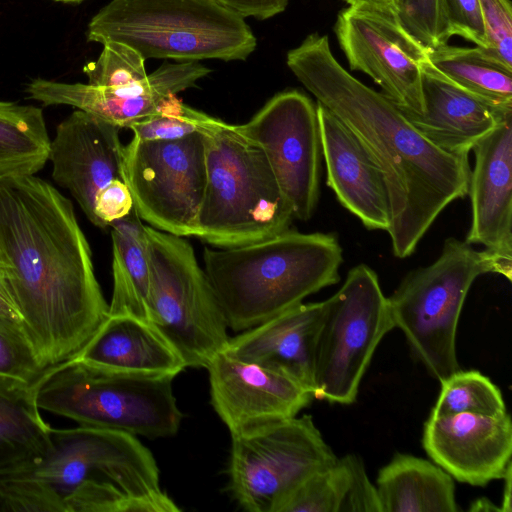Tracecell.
Here are the masks:
<instances>
[{
    "label": "cell",
    "instance_id": "cell-12",
    "mask_svg": "<svg viewBox=\"0 0 512 512\" xmlns=\"http://www.w3.org/2000/svg\"><path fill=\"white\" fill-rule=\"evenodd\" d=\"M123 180L139 217L151 227L195 236L206 185L203 133L175 140L133 137L123 148Z\"/></svg>",
    "mask_w": 512,
    "mask_h": 512
},
{
    "label": "cell",
    "instance_id": "cell-5",
    "mask_svg": "<svg viewBox=\"0 0 512 512\" xmlns=\"http://www.w3.org/2000/svg\"><path fill=\"white\" fill-rule=\"evenodd\" d=\"M206 185L195 236L220 248L261 241L289 229L293 209L261 148L235 125L206 116Z\"/></svg>",
    "mask_w": 512,
    "mask_h": 512
},
{
    "label": "cell",
    "instance_id": "cell-25",
    "mask_svg": "<svg viewBox=\"0 0 512 512\" xmlns=\"http://www.w3.org/2000/svg\"><path fill=\"white\" fill-rule=\"evenodd\" d=\"M33 385L0 379V474L34 464L50 448L52 427L40 414Z\"/></svg>",
    "mask_w": 512,
    "mask_h": 512
},
{
    "label": "cell",
    "instance_id": "cell-20",
    "mask_svg": "<svg viewBox=\"0 0 512 512\" xmlns=\"http://www.w3.org/2000/svg\"><path fill=\"white\" fill-rule=\"evenodd\" d=\"M325 306V300L302 302L230 338L223 352L280 372L313 395L317 343Z\"/></svg>",
    "mask_w": 512,
    "mask_h": 512
},
{
    "label": "cell",
    "instance_id": "cell-30",
    "mask_svg": "<svg viewBox=\"0 0 512 512\" xmlns=\"http://www.w3.org/2000/svg\"><path fill=\"white\" fill-rule=\"evenodd\" d=\"M343 458L317 471L300 484L281 505L279 512H339L347 486Z\"/></svg>",
    "mask_w": 512,
    "mask_h": 512
},
{
    "label": "cell",
    "instance_id": "cell-31",
    "mask_svg": "<svg viewBox=\"0 0 512 512\" xmlns=\"http://www.w3.org/2000/svg\"><path fill=\"white\" fill-rule=\"evenodd\" d=\"M47 369L21 325L0 314V379L34 384Z\"/></svg>",
    "mask_w": 512,
    "mask_h": 512
},
{
    "label": "cell",
    "instance_id": "cell-27",
    "mask_svg": "<svg viewBox=\"0 0 512 512\" xmlns=\"http://www.w3.org/2000/svg\"><path fill=\"white\" fill-rule=\"evenodd\" d=\"M49 145L40 108L0 101V179L41 170L48 160Z\"/></svg>",
    "mask_w": 512,
    "mask_h": 512
},
{
    "label": "cell",
    "instance_id": "cell-29",
    "mask_svg": "<svg viewBox=\"0 0 512 512\" xmlns=\"http://www.w3.org/2000/svg\"><path fill=\"white\" fill-rule=\"evenodd\" d=\"M440 384V393L431 415L472 413L497 416L507 413L500 389L478 371L459 369Z\"/></svg>",
    "mask_w": 512,
    "mask_h": 512
},
{
    "label": "cell",
    "instance_id": "cell-34",
    "mask_svg": "<svg viewBox=\"0 0 512 512\" xmlns=\"http://www.w3.org/2000/svg\"><path fill=\"white\" fill-rule=\"evenodd\" d=\"M206 116L172 96L155 113L134 122L129 129L133 137L141 140H175L200 131Z\"/></svg>",
    "mask_w": 512,
    "mask_h": 512
},
{
    "label": "cell",
    "instance_id": "cell-1",
    "mask_svg": "<svg viewBox=\"0 0 512 512\" xmlns=\"http://www.w3.org/2000/svg\"><path fill=\"white\" fill-rule=\"evenodd\" d=\"M0 281L46 368L74 358L108 316L71 201L34 174L0 179Z\"/></svg>",
    "mask_w": 512,
    "mask_h": 512
},
{
    "label": "cell",
    "instance_id": "cell-19",
    "mask_svg": "<svg viewBox=\"0 0 512 512\" xmlns=\"http://www.w3.org/2000/svg\"><path fill=\"white\" fill-rule=\"evenodd\" d=\"M316 104L326 184L367 229L388 231L389 197L380 169L355 135L328 109Z\"/></svg>",
    "mask_w": 512,
    "mask_h": 512
},
{
    "label": "cell",
    "instance_id": "cell-41",
    "mask_svg": "<svg viewBox=\"0 0 512 512\" xmlns=\"http://www.w3.org/2000/svg\"><path fill=\"white\" fill-rule=\"evenodd\" d=\"M504 480V490L502 495V502L500 506L501 512H511V480H512V467H510L505 476L502 478Z\"/></svg>",
    "mask_w": 512,
    "mask_h": 512
},
{
    "label": "cell",
    "instance_id": "cell-10",
    "mask_svg": "<svg viewBox=\"0 0 512 512\" xmlns=\"http://www.w3.org/2000/svg\"><path fill=\"white\" fill-rule=\"evenodd\" d=\"M319 332L313 397L333 404L356 401L372 357L394 325L377 274L360 264L326 299Z\"/></svg>",
    "mask_w": 512,
    "mask_h": 512
},
{
    "label": "cell",
    "instance_id": "cell-37",
    "mask_svg": "<svg viewBox=\"0 0 512 512\" xmlns=\"http://www.w3.org/2000/svg\"><path fill=\"white\" fill-rule=\"evenodd\" d=\"M444 6L451 35L484 48L485 31L479 0H444Z\"/></svg>",
    "mask_w": 512,
    "mask_h": 512
},
{
    "label": "cell",
    "instance_id": "cell-42",
    "mask_svg": "<svg viewBox=\"0 0 512 512\" xmlns=\"http://www.w3.org/2000/svg\"><path fill=\"white\" fill-rule=\"evenodd\" d=\"M469 511H498L501 512L500 507H497L487 498H479L473 503H471L469 507Z\"/></svg>",
    "mask_w": 512,
    "mask_h": 512
},
{
    "label": "cell",
    "instance_id": "cell-40",
    "mask_svg": "<svg viewBox=\"0 0 512 512\" xmlns=\"http://www.w3.org/2000/svg\"><path fill=\"white\" fill-rule=\"evenodd\" d=\"M348 6L381 11L396 17V0H344Z\"/></svg>",
    "mask_w": 512,
    "mask_h": 512
},
{
    "label": "cell",
    "instance_id": "cell-22",
    "mask_svg": "<svg viewBox=\"0 0 512 512\" xmlns=\"http://www.w3.org/2000/svg\"><path fill=\"white\" fill-rule=\"evenodd\" d=\"M421 115L404 113L416 129L440 149L468 156L474 145L493 131L512 110L497 108L457 85L435 69L422 66Z\"/></svg>",
    "mask_w": 512,
    "mask_h": 512
},
{
    "label": "cell",
    "instance_id": "cell-11",
    "mask_svg": "<svg viewBox=\"0 0 512 512\" xmlns=\"http://www.w3.org/2000/svg\"><path fill=\"white\" fill-rule=\"evenodd\" d=\"M338 457L310 415L231 435L229 490L249 512H279L289 495Z\"/></svg>",
    "mask_w": 512,
    "mask_h": 512
},
{
    "label": "cell",
    "instance_id": "cell-16",
    "mask_svg": "<svg viewBox=\"0 0 512 512\" xmlns=\"http://www.w3.org/2000/svg\"><path fill=\"white\" fill-rule=\"evenodd\" d=\"M211 404L234 435L297 416L313 395L288 376L220 352L206 367Z\"/></svg>",
    "mask_w": 512,
    "mask_h": 512
},
{
    "label": "cell",
    "instance_id": "cell-44",
    "mask_svg": "<svg viewBox=\"0 0 512 512\" xmlns=\"http://www.w3.org/2000/svg\"><path fill=\"white\" fill-rule=\"evenodd\" d=\"M0 283H1V281H0Z\"/></svg>",
    "mask_w": 512,
    "mask_h": 512
},
{
    "label": "cell",
    "instance_id": "cell-8",
    "mask_svg": "<svg viewBox=\"0 0 512 512\" xmlns=\"http://www.w3.org/2000/svg\"><path fill=\"white\" fill-rule=\"evenodd\" d=\"M494 273L489 252L449 238L430 265L411 271L390 297L388 308L413 354L439 382L459 370L456 334L475 279Z\"/></svg>",
    "mask_w": 512,
    "mask_h": 512
},
{
    "label": "cell",
    "instance_id": "cell-7",
    "mask_svg": "<svg viewBox=\"0 0 512 512\" xmlns=\"http://www.w3.org/2000/svg\"><path fill=\"white\" fill-rule=\"evenodd\" d=\"M173 379L106 370L72 358L49 367L33 387L40 410L80 426L159 438L176 434L182 420Z\"/></svg>",
    "mask_w": 512,
    "mask_h": 512
},
{
    "label": "cell",
    "instance_id": "cell-17",
    "mask_svg": "<svg viewBox=\"0 0 512 512\" xmlns=\"http://www.w3.org/2000/svg\"><path fill=\"white\" fill-rule=\"evenodd\" d=\"M422 445L431 460L453 479L485 486L512 467V424L508 413H461L430 417Z\"/></svg>",
    "mask_w": 512,
    "mask_h": 512
},
{
    "label": "cell",
    "instance_id": "cell-38",
    "mask_svg": "<svg viewBox=\"0 0 512 512\" xmlns=\"http://www.w3.org/2000/svg\"><path fill=\"white\" fill-rule=\"evenodd\" d=\"M135 208L129 188L122 180H113L100 189L95 197L96 226L106 228L126 217Z\"/></svg>",
    "mask_w": 512,
    "mask_h": 512
},
{
    "label": "cell",
    "instance_id": "cell-32",
    "mask_svg": "<svg viewBox=\"0 0 512 512\" xmlns=\"http://www.w3.org/2000/svg\"><path fill=\"white\" fill-rule=\"evenodd\" d=\"M88 84L118 87L139 82L147 77L145 59L133 48L115 41L103 44L94 61L83 67Z\"/></svg>",
    "mask_w": 512,
    "mask_h": 512
},
{
    "label": "cell",
    "instance_id": "cell-6",
    "mask_svg": "<svg viewBox=\"0 0 512 512\" xmlns=\"http://www.w3.org/2000/svg\"><path fill=\"white\" fill-rule=\"evenodd\" d=\"M86 35L102 45L123 43L145 60L244 61L257 46L245 18L214 0H111Z\"/></svg>",
    "mask_w": 512,
    "mask_h": 512
},
{
    "label": "cell",
    "instance_id": "cell-43",
    "mask_svg": "<svg viewBox=\"0 0 512 512\" xmlns=\"http://www.w3.org/2000/svg\"><path fill=\"white\" fill-rule=\"evenodd\" d=\"M52 1L61 2V3H80V2H83L84 0H52Z\"/></svg>",
    "mask_w": 512,
    "mask_h": 512
},
{
    "label": "cell",
    "instance_id": "cell-28",
    "mask_svg": "<svg viewBox=\"0 0 512 512\" xmlns=\"http://www.w3.org/2000/svg\"><path fill=\"white\" fill-rule=\"evenodd\" d=\"M429 61L445 77L487 103L512 110V70L486 57L476 46L448 44L430 49Z\"/></svg>",
    "mask_w": 512,
    "mask_h": 512
},
{
    "label": "cell",
    "instance_id": "cell-21",
    "mask_svg": "<svg viewBox=\"0 0 512 512\" xmlns=\"http://www.w3.org/2000/svg\"><path fill=\"white\" fill-rule=\"evenodd\" d=\"M468 194L472 219L465 242L512 254V115L472 148Z\"/></svg>",
    "mask_w": 512,
    "mask_h": 512
},
{
    "label": "cell",
    "instance_id": "cell-18",
    "mask_svg": "<svg viewBox=\"0 0 512 512\" xmlns=\"http://www.w3.org/2000/svg\"><path fill=\"white\" fill-rule=\"evenodd\" d=\"M120 127L76 109L56 128L48 160L54 181L65 188L96 226L95 197L113 180H123Z\"/></svg>",
    "mask_w": 512,
    "mask_h": 512
},
{
    "label": "cell",
    "instance_id": "cell-35",
    "mask_svg": "<svg viewBox=\"0 0 512 512\" xmlns=\"http://www.w3.org/2000/svg\"><path fill=\"white\" fill-rule=\"evenodd\" d=\"M489 59L512 70V8L510 0H479Z\"/></svg>",
    "mask_w": 512,
    "mask_h": 512
},
{
    "label": "cell",
    "instance_id": "cell-36",
    "mask_svg": "<svg viewBox=\"0 0 512 512\" xmlns=\"http://www.w3.org/2000/svg\"><path fill=\"white\" fill-rule=\"evenodd\" d=\"M347 467V486L339 512H382L376 486L370 481L362 459L342 457Z\"/></svg>",
    "mask_w": 512,
    "mask_h": 512
},
{
    "label": "cell",
    "instance_id": "cell-33",
    "mask_svg": "<svg viewBox=\"0 0 512 512\" xmlns=\"http://www.w3.org/2000/svg\"><path fill=\"white\" fill-rule=\"evenodd\" d=\"M396 18L403 29L427 49L448 44L452 37L444 0H396Z\"/></svg>",
    "mask_w": 512,
    "mask_h": 512
},
{
    "label": "cell",
    "instance_id": "cell-2",
    "mask_svg": "<svg viewBox=\"0 0 512 512\" xmlns=\"http://www.w3.org/2000/svg\"><path fill=\"white\" fill-rule=\"evenodd\" d=\"M291 72L359 140L387 187L393 254L410 256L444 208L468 195V156L448 153L424 137L382 93L334 57L325 35L312 33L288 51Z\"/></svg>",
    "mask_w": 512,
    "mask_h": 512
},
{
    "label": "cell",
    "instance_id": "cell-39",
    "mask_svg": "<svg viewBox=\"0 0 512 512\" xmlns=\"http://www.w3.org/2000/svg\"><path fill=\"white\" fill-rule=\"evenodd\" d=\"M219 4L237 12L244 18L253 17L258 20L269 19L282 13L289 0H214Z\"/></svg>",
    "mask_w": 512,
    "mask_h": 512
},
{
    "label": "cell",
    "instance_id": "cell-15",
    "mask_svg": "<svg viewBox=\"0 0 512 512\" xmlns=\"http://www.w3.org/2000/svg\"><path fill=\"white\" fill-rule=\"evenodd\" d=\"M211 72L197 61L162 64L143 80L118 87L42 78L27 84L29 97L45 106L68 105L120 128L155 113L170 97L193 88Z\"/></svg>",
    "mask_w": 512,
    "mask_h": 512
},
{
    "label": "cell",
    "instance_id": "cell-26",
    "mask_svg": "<svg viewBox=\"0 0 512 512\" xmlns=\"http://www.w3.org/2000/svg\"><path fill=\"white\" fill-rule=\"evenodd\" d=\"M113 291L108 315H125L149 322L150 266L146 225L134 208L110 224ZM150 323V322H149Z\"/></svg>",
    "mask_w": 512,
    "mask_h": 512
},
{
    "label": "cell",
    "instance_id": "cell-4",
    "mask_svg": "<svg viewBox=\"0 0 512 512\" xmlns=\"http://www.w3.org/2000/svg\"><path fill=\"white\" fill-rule=\"evenodd\" d=\"M203 259L228 327L242 332L338 283L343 251L333 233L288 229L254 243L205 248Z\"/></svg>",
    "mask_w": 512,
    "mask_h": 512
},
{
    "label": "cell",
    "instance_id": "cell-9",
    "mask_svg": "<svg viewBox=\"0 0 512 512\" xmlns=\"http://www.w3.org/2000/svg\"><path fill=\"white\" fill-rule=\"evenodd\" d=\"M150 266L149 322L180 354L186 367L206 368L230 340L228 324L191 244L146 226Z\"/></svg>",
    "mask_w": 512,
    "mask_h": 512
},
{
    "label": "cell",
    "instance_id": "cell-23",
    "mask_svg": "<svg viewBox=\"0 0 512 512\" xmlns=\"http://www.w3.org/2000/svg\"><path fill=\"white\" fill-rule=\"evenodd\" d=\"M102 369L175 377L186 368L180 354L151 323L108 315L74 357Z\"/></svg>",
    "mask_w": 512,
    "mask_h": 512
},
{
    "label": "cell",
    "instance_id": "cell-14",
    "mask_svg": "<svg viewBox=\"0 0 512 512\" xmlns=\"http://www.w3.org/2000/svg\"><path fill=\"white\" fill-rule=\"evenodd\" d=\"M334 30L350 69L371 77L402 112L423 113L422 66L429 61V49L395 16L348 6L338 14Z\"/></svg>",
    "mask_w": 512,
    "mask_h": 512
},
{
    "label": "cell",
    "instance_id": "cell-24",
    "mask_svg": "<svg viewBox=\"0 0 512 512\" xmlns=\"http://www.w3.org/2000/svg\"><path fill=\"white\" fill-rule=\"evenodd\" d=\"M382 512H457L453 478L434 462L396 453L377 476Z\"/></svg>",
    "mask_w": 512,
    "mask_h": 512
},
{
    "label": "cell",
    "instance_id": "cell-3",
    "mask_svg": "<svg viewBox=\"0 0 512 512\" xmlns=\"http://www.w3.org/2000/svg\"><path fill=\"white\" fill-rule=\"evenodd\" d=\"M44 457L0 474V512H178L152 453L135 435L51 429Z\"/></svg>",
    "mask_w": 512,
    "mask_h": 512
},
{
    "label": "cell",
    "instance_id": "cell-13",
    "mask_svg": "<svg viewBox=\"0 0 512 512\" xmlns=\"http://www.w3.org/2000/svg\"><path fill=\"white\" fill-rule=\"evenodd\" d=\"M236 129L263 151L294 218L307 221L319 199L321 141L317 104L298 90L273 96Z\"/></svg>",
    "mask_w": 512,
    "mask_h": 512
}]
</instances>
